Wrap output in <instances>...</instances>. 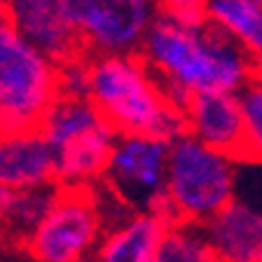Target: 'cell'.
<instances>
[{
    "mask_svg": "<svg viewBox=\"0 0 262 262\" xmlns=\"http://www.w3.org/2000/svg\"><path fill=\"white\" fill-rule=\"evenodd\" d=\"M154 78L194 95L229 92L257 80V57L225 36L210 21L201 29H182L159 14L149 24L140 52Z\"/></svg>",
    "mask_w": 262,
    "mask_h": 262,
    "instance_id": "cell-1",
    "label": "cell"
},
{
    "mask_svg": "<svg viewBox=\"0 0 262 262\" xmlns=\"http://www.w3.org/2000/svg\"><path fill=\"white\" fill-rule=\"evenodd\" d=\"M88 76V102L116 135H142L168 144L187 133L184 114L163 99L140 55L90 57Z\"/></svg>",
    "mask_w": 262,
    "mask_h": 262,
    "instance_id": "cell-2",
    "label": "cell"
},
{
    "mask_svg": "<svg viewBox=\"0 0 262 262\" xmlns=\"http://www.w3.org/2000/svg\"><path fill=\"white\" fill-rule=\"evenodd\" d=\"M236 189L238 163L187 133L168 142L163 191L180 225H203L236 199Z\"/></svg>",
    "mask_w": 262,
    "mask_h": 262,
    "instance_id": "cell-3",
    "label": "cell"
},
{
    "mask_svg": "<svg viewBox=\"0 0 262 262\" xmlns=\"http://www.w3.org/2000/svg\"><path fill=\"white\" fill-rule=\"evenodd\" d=\"M57 99V67L31 48L10 21L0 24V133L38 130Z\"/></svg>",
    "mask_w": 262,
    "mask_h": 262,
    "instance_id": "cell-4",
    "label": "cell"
},
{
    "mask_svg": "<svg viewBox=\"0 0 262 262\" xmlns=\"http://www.w3.org/2000/svg\"><path fill=\"white\" fill-rule=\"evenodd\" d=\"M104 236L90 187H59L43 222L24 244L33 262H78L92 255Z\"/></svg>",
    "mask_w": 262,
    "mask_h": 262,
    "instance_id": "cell-5",
    "label": "cell"
},
{
    "mask_svg": "<svg viewBox=\"0 0 262 262\" xmlns=\"http://www.w3.org/2000/svg\"><path fill=\"white\" fill-rule=\"evenodd\" d=\"M90 57L137 55L156 5L149 0H64Z\"/></svg>",
    "mask_w": 262,
    "mask_h": 262,
    "instance_id": "cell-6",
    "label": "cell"
},
{
    "mask_svg": "<svg viewBox=\"0 0 262 262\" xmlns=\"http://www.w3.org/2000/svg\"><path fill=\"white\" fill-rule=\"evenodd\" d=\"M168 144L142 135H118L102 182L135 213H146L163 194Z\"/></svg>",
    "mask_w": 262,
    "mask_h": 262,
    "instance_id": "cell-7",
    "label": "cell"
},
{
    "mask_svg": "<svg viewBox=\"0 0 262 262\" xmlns=\"http://www.w3.org/2000/svg\"><path fill=\"white\" fill-rule=\"evenodd\" d=\"M7 21L33 50L55 67L88 57L64 0H12L7 3Z\"/></svg>",
    "mask_w": 262,
    "mask_h": 262,
    "instance_id": "cell-8",
    "label": "cell"
},
{
    "mask_svg": "<svg viewBox=\"0 0 262 262\" xmlns=\"http://www.w3.org/2000/svg\"><path fill=\"white\" fill-rule=\"evenodd\" d=\"M187 135L206 144L208 149L222 154L234 163H255L260 154L253 151L244 133V123L238 114L236 95L229 92H206L194 95L184 109Z\"/></svg>",
    "mask_w": 262,
    "mask_h": 262,
    "instance_id": "cell-9",
    "label": "cell"
},
{
    "mask_svg": "<svg viewBox=\"0 0 262 262\" xmlns=\"http://www.w3.org/2000/svg\"><path fill=\"white\" fill-rule=\"evenodd\" d=\"M199 232L217 262H262V215L248 201L234 199Z\"/></svg>",
    "mask_w": 262,
    "mask_h": 262,
    "instance_id": "cell-10",
    "label": "cell"
},
{
    "mask_svg": "<svg viewBox=\"0 0 262 262\" xmlns=\"http://www.w3.org/2000/svg\"><path fill=\"white\" fill-rule=\"evenodd\" d=\"M57 184V156L38 130L0 133V187L24 191Z\"/></svg>",
    "mask_w": 262,
    "mask_h": 262,
    "instance_id": "cell-11",
    "label": "cell"
},
{
    "mask_svg": "<svg viewBox=\"0 0 262 262\" xmlns=\"http://www.w3.org/2000/svg\"><path fill=\"white\" fill-rule=\"evenodd\" d=\"M116 137L118 135L104 123L55 151L57 184L59 187H92L95 182H99L106 172Z\"/></svg>",
    "mask_w": 262,
    "mask_h": 262,
    "instance_id": "cell-12",
    "label": "cell"
},
{
    "mask_svg": "<svg viewBox=\"0 0 262 262\" xmlns=\"http://www.w3.org/2000/svg\"><path fill=\"white\" fill-rule=\"evenodd\" d=\"M168 229L151 213H135L123 225L104 232L95 257L99 262H156V253Z\"/></svg>",
    "mask_w": 262,
    "mask_h": 262,
    "instance_id": "cell-13",
    "label": "cell"
},
{
    "mask_svg": "<svg viewBox=\"0 0 262 262\" xmlns=\"http://www.w3.org/2000/svg\"><path fill=\"white\" fill-rule=\"evenodd\" d=\"M57 191H59V184L10 194L5 210L0 213V229H3L5 246H14V248L24 250V244L29 241V236L36 232V227L43 222V217L52 208Z\"/></svg>",
    "mask_w": 262,
    "mask_h": 262,
    "instance_id": "cell-14",
    "label": "cell"
},
{
    "mask_svg": "<svg viewBox=\"0 0 262 262\" xmlns=\"http://www.w3.org/2000/svg\"><path fill=\"white\" fill-rule=\"evenodd\" d=\"M206 19L253 57L262 50V3L260 0H208Z\"/></svg>",
    "mask_w": 262,
    "mask_h": 262,
    "instance_id": "cell-15",
    "label": "cell"
},
{
    "mask_svg": "<svg viewBox=\"0 0 262 262\" xmlns=\"http://www.w3.org/2000/svg\"><path fill=\"white\" fill-rule=\"evenodd\" d=\"M99 125H104V118L88 99L59 97L40 121L38 133L52 146V151H59L61 146H67L69 142L78 140L80 135L90 133Z\"/></svg>",
    "mask_w": 262,
    "mask_h": 262,
    "instance_id": "cell-16",
    "label": "cell"
},
{
    "mask_svg": "<svg viewBox=\"0 0 262 262\" xmlns=\"http://www.w3.org/2000/svg\"><path fill=\"white\" fill-rule=\"evenodd\" d=\"M156 262H217L203 234L194 225L168 227L156 253Z\"/></svg>",
    "mask_w": 262,
    "mask_h": 262,
    "instance_id": "cell-17",
    "label": "cell"
},
{
    "mask_svg": "<svg viewBox=\"0 0 262 262\" xmlns=\"http://www.w3.org/2000/svg\"><path fill=\"white\" fill-rule=\"evenodd\" d=\"M236 104L241 123H244V133L253 151L260 154L262 149V88L257 80L248 83L246 88L236 92Z\"/></svg>",
    "mask_w": 262,
    "mask_h": 262,
    "instance_id": "cell-18",
    "label": "cell"
},
{
    "mask_svg": "<svg viewBox=\"0 0 262 262\" xmlns=\"http://www.w3.org/2000/svg\"><path fill=\"white\" fill-rule=\"evenodd\" d=\"M88 59L69 61L64 67H57V80H59V97L67 99H88V85H90V76H88Z\"/></svg>",
    "mask_w": 262,
    "mask_h": 262,
    "instance_id": "cell-19",
    "label": "cell"
},
{
    "mask_svg": "<svg viewBox=\"0 0 262 262\" xmlns=\"http://www.w3.org/2000/svg\"><path fill=\"white\" fill-rule=\"evenodd\" d=\"M161 17L170 19L172 24L182 26V29H201L206 24V7L203 3L194 0H175V3H159L156 5Z\"/></svg>",
    "mask_w": 262,
    "mask_h": 262,
    "instance_id": "cell-20",
    "label": "cell"
},
{
    "mask_svg": "<svg viewBox=\"0 0 262 262\" xmlns=\"http://www.w3.org/2000/svg\"><path fill=\"white\" fill-rule=\"evenodd\" d=\"M10 194H12V191H7V189H3V187H0V213L5 210L7 201H10Z\"/></svg>",
    "mask_w": 262,
    "mask_h": 262,
    "instance_id": "cell-21",
    "label": "cell"
},
{
    "mask_svg": "<svg viewBox=\"0 0 262 262\" xmlns=\"http://www.w3.org/2000/svg\"><path fill=\"white\" fill-rule=\"evenodd\" d=\"M7 21V3H0V24Z\"/></svg>",
    "mask_w": 262,
    "mask_h": 262,
    "instance_id": "cell-22",
    "label": "cell"
},
{
    "mask_svg": "<svg viewBox=\"0 0 262 262\" xmlns=\"http://www.w3.org/2000/svg\"><path fill=\"white\" fill-rule=\"evenodd\" d=\"M78 262H99L97 257H95V253H92V255H85V257H80Z\"/></svg>",
    "mask_w": 262,
    "mask_h": 262,
    "instance_id": "cell-23",
    "label": "cell"
},
{
    "mask_svg": "<svg viewBox=\"0 0 262 262\" xmlns=\"http://www.w3.org/2000/svg\"><path fill=\"white\" fill-rule=\"evenodd\" d=\"M12 262H33V260H29V257H26V260H12Z\"/></svg>",
    "mask_w": 262,
    "mask_h": 262,
    "instance_id": "cell-24",
    "label": "cell"
},
{
    "mask_svg": "<svg viewBox=\"0 0 262 262\" xmlns=\"http://www.w3.org/2000/svg\"><path fill=\"white\" fill-rule=\"evenodd\" d=\"M3 244H5V241H3V229H0V246H3Z\"/></svg>",
    "mask_w": 262,
    "mask_h": 262,
    "instance_id": "cell-25",
    "label": "cell"
}]
</instances>
